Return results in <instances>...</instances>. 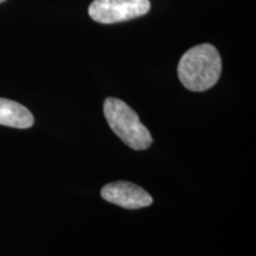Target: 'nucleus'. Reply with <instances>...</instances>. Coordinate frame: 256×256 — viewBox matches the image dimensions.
Listing matches in <instances>:
<instances>
[{
  "label": "nucleus",
  "instance_id": "obj_1",
  "mask_svg": "<svg viewBox=\"0 0 256 256\" xmlns=\"http://www.w3.org/2000/svg\"><path fill=\"white\" fill-rule=\"evenodd\" d=\"M222 72L220 52L211 44L191 48L182 56L178 64V76L188 90L204 92L218 81Z\"/></svg>",
  "mask_w": 256,
  "mask_h": 256
},
{
  "label": "nucleus",
  "instance_id": "obj_2",
  "mask_svg": "<svg viewBox=\"0 0 256 256\" xmlns=\"http://www.w3.org/2000/svg\"><path fill=\"white\" fill-rule=\"evenodd\" d=\"M104 113L112 130L130 148L142 151L151 146L153 140L150 130L142 124L136 112L122 100L106 98Z\"/></svg>",
  "mask_w": 256,
  "mask_h": 256
},
{
  "label": "nucleus",
  "instance_id": "obj_3",
  "mask_svg": "<svg viewBox=\"0 0 256 256\" xmlns=\"http://www.w3.org/2000/svg\"><path fill=\"white\" fill-rule=\"evenodd\" d=\"M150 0H94L89 6V16L101 24H114L148 14Z\"/></svg>",
  "mask_w": 256,
  "mask_h": 256
},
{
  "label": "nucleus",
  "instance_id": "obj_4",
  "mask_svg": "<svg viewBox=\"0 0 256 256\" xmlns=\"http://www.w3.org/2000/svg\"><path fill=\"white\" fill-rule=\"evenodd\" d=\"M101 197L110 203L130 210L142 209L153 203L148 192L130 182H114L104 185L101 190Z\"/></svg>",
  "mask_w": 256,
  "mask_h": 256
},
{
  "label": "nucleus",
  "instance_id": "obj_5",
  "mask_svg": "<svg viewBox=\"0 0 256 256\" xmlns=\"http://www.w3.org/2000/svg\"><path fill=\"white\" fill-rule=\"evenodd\" d=\"M34 115L18 102L0 98V124L6 127L26 130L34 126Z\"/></svg>",
  "mask_w": 256,
  "mask_h": 256
},
{
  "label": "nucleus",
  "instance_id": "obj_6",
  "mask_svg": "<svg viewBox=\"0 0 256 256\" xmlns=\"http://www.w3.org/2000/svg\"><path fill=\"white\" fill-rule=\"evenodd\" d=\"M6 2V0H0V4H2V2Z\"/></svg>",
  "mask_w": 256,
  "mask_h": 256
}]
</instances>
